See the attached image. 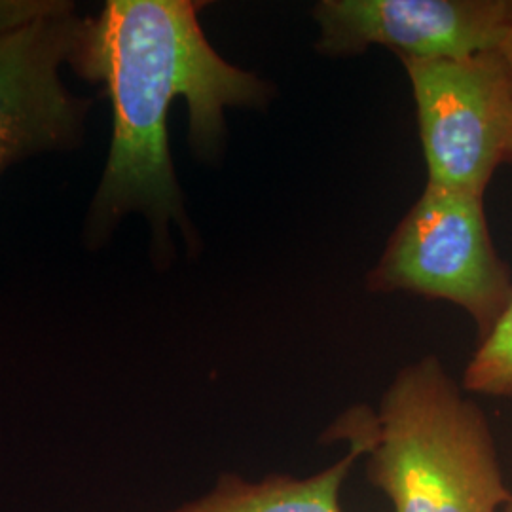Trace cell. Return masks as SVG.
<instances>
[{
  "label": "cell",
  "mask_w": 512,
  "mask_h": 512,
  "mask_svg": "<svg viewBox=\"0 0 512 512\" xmlns=\"http://www.w3.org/2000/svg\"><path fill=\"white\" fill-rule=\"evenodd\" d=\"M205 2L109 0L97 18L82 19L69 65L99 84L112 109L109 158L90 203L84 236L105 243L129 213H141L152 253L173 256L169 226L192 245L196 234L169 150V109L188 103V145L200 162L219 160L226 109H266L275 88L228 63L200 25Z\"/></svg>",
  "instance_id": "1"
},
{
  "label": "cell",
  "mask_w": 512,
  "mask_h": 512,
  "mask_svg": "<svg viewBox=\"0 0 512 512\" xmlns=\"http://www.w3.org/2000/svg\"><path fill=\"white\" fill-rule=\"evenodd\" d=\"M329 435L368 456L395 512H503L511 499L490 423L435 355L401 368L378 412L351 408Z\"/></svg>",
  "instance_id": "2"
},
{
  "label": "cell",
  "mask_w": 512,
  "mask_h": 512,
  "mask_svg": "<svg viewBox=\"0 0 512 512\" xmlns=\"http://www.w3.org/2000/svg\"><path fill=\"white\" fill-rule=\"evenodd\" d=\"M365 287L452 302L486 338L512 306V274L497 255L484 196L427 184L366 274Z\"/></svg>",
  "instance_id": "3"
},
{
  "label": "cell",
  "mask_w": 512,
  "mask_h": 512,
  "mask_svg": "<svg viewBox=\"0 0 512 512\" xmlns=\"http://www.w3.org/2000/svg\"><path fill=\"white\" fill-rule=\"evenodd\" d=\"M418 107L427 184L484 196L512 143V73L499 48L401 57Z\"/></svg>",
  "instance_id": "4"
},
{
  "label": "cell",
  "mask_w": 512,
  "mask_h": 512,
  "mask_svg": "<svg viewBox=\"0 0 512 512\" xmlns=\"http://www.w3.org/2000/svg\"><path fill=\"white\" fill-rule=\"evenodd\" d=\"M313 19L325 57L385 46L399 59H458L499 48L512 0H321Z\"/></svg>",
  "instance_id": "5"
},
{
  "label": "cell",
  "mask_w": 512,
  "mask_h": 512,
  "mask_svg": "<svg viewBox=\"0 0 512 512\" xmlns=\"http://www.w3.org/2000/svg\"><path fill=\"white\" fill-rule=\"evenodd\" d=\"M80 25L71 8L0 37V177L18 162L80 145L92 101L61 80Z\"/></svg>",
  "instance_id": "6"
},
{
  "label": "cell",
  "mask_w": 512,
  "mask_h": 512,
  "mask_svg": "<svg viewBox=\"0 0 512 512\" xmlns=\"http://www.w3.org/2000/svg\"><path fill=\"white\" fill-rule=\"evenodd\" d=\"M361 452L310 476L270 475L258 480L226 473L215 486L181 507L165 512H344L340 492Z\"/></svg>",
  "instance_id": "7"
},
{
  "label": "cell",
  "mask_w": 512,
  "mask_h": 512,
  "mask_svg": "<svg viewBox=\"0 0 512 512\" xmlns=\"http://www.w3.org/2000/svg\"><path fill=\"white\" fill-rule=\"evenodd\" d=\"M463 389L484 397H512V306L480 340L465 368Z\"/></svg>",
  "instance_id": "8"
},
{
  "label": "cell",
  "mask_w": 512,
  "mask_h": 512,
  "mask_svg": "<svg viewBox=\"0 0 512 512\" xmlns=\"http://www.w3.org/2000/svg\"><path fill=\"white\" fill-rule=\"evenodd\" d=\"M71 8L74 4L63 0H0V37Z\"/></svg>",
  "instance_id": "9"
},
{
  "label": "cell",
  "mask_w": 512,
  "mask_h": 512,
  "mask_svg": "<svg viewBox=\"0 0 512 512\" xmlns=\"http://www.w3.org/2000/svg\"><path fill=\"white\" fill-rule=\"evenodd\" d=\"M499 50H501V54L505 55V59H507V63H509L512 73V19L511 23H509V29H507V33H505V37H503L501 44H499ZM505 164L512 165V143L511 148H509V154H507V162H505Z\"/></svg>",
  "instance_id": "10"
},
{
  "label": "cell",
  "mask_w": 512,
  "mask_h": 512,
  "mask_svg": "<svg viewBox=\"0 0 512 512\" xmlns=\"http://www.w3.org/2000/svg\"><path fill=\"white\" fill-rule=\"evenodd\" d=\"M503 512H512V494L511 499L507 501V505H505V509H503Z\"/></svg>",
  "instance_id": "11"
}]
</instances>
